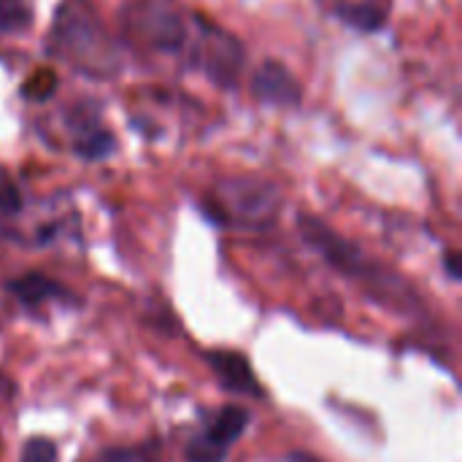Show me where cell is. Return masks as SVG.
Returning a JSON list of instances; mask_svg holds the SVG:
<instances>
[{"mask_svg":"<svg viewBox=\"0 0 462 462\" xmlns=\"http://www.w3.org/2000/svg\"><path fill=\"white\" fill-rule=\"evenodd\" d=\"M206 363L211 365V371L217 374L222 390L233 393V395H249V398H260L263 387L254 376L252 363L233 349H214L206 355Z\"/></svg>","mask_w":462,"mask_h":462,"instance_id":"cell-8","label":"cell"},{"mask_svg":"<svg viewBox=\"0 0 462 462\" xmlns=\"http://www.w3.org/2000/svg\"><path fill=\"white\" fill-rule=\"evenodd\" d=\"M30 22L32 11L24 0H0V35H19Z\"/></svg>","mask_w":462,"mask_h":462,"instance_id":"cell-12","label":"cell"},{"mask_svg":"<svg viewBox=\"0 0 462 462\" xmlns=\"http://www.w3.org/2000/svg\"><path fill=\"white\" fill-rule=\"evenodd\" d=\"M51 92H54V76L43 73V81H38V79H27L24 95H30L32 100H46Z\"/></svg>","mask_w":462,"mask_h":462,"instance_id":"cell-16","label":"cell"},{"mask_svg":"<svg viewBox=\"0 0 462 462\" xmlns=\"http://www.w3.org/2000/svg\"><path fill=\"white\" fill-rule=\"evenodd\" d=\"M195 27H198L200 35H198V41H192L189 60L217 87L233 89L238 84L244 57H246L244 43L236 35H230L225 27H219V24H214V22H208L203 16H195Z\"/></svg>","mask_w":462,"mask_h":462,"instance_id":"cell-4","label":"cell"},{"mask_svg":"<svg viewBox=\"0 0 462 462\" xmlns=\"http://www.w3.org/2000/svg\"><path fill=\"white\" fill-rule=\"evenodd\" d=\"M22 192L5 171H0V217H16L22 211Z\"/></svg>","mask_w":462,"mask_h":462,"instance_id":"cell-14","label":"cell"},{"mask_svg":"<svg viewBox=\"0 0 462 462\" xmlns=\"http://www.w3.org/2000/svg\"><path fill=\"white\" fill-rule=\"evenodd\" d=\"M282 203V189L273 181L260 176H227L206 192L203 214L222 227L265 230L276 222Z\"/></svg>","mask_w":462,"mask_h":462,"instance_id":"cell-2","label":"cell"},{"mask_svg":"<svg viewBox=\"0 0 462 462\" xmlns=\"http://www.w3.org/2000/svg\"><path fill=\"white\" fill-rule=\"evenodd\" d=\"M319 5L357 32H379L393 11V0H319Z\"/></svg>","mask_w":462,"mask_h":462,"instance_id":"cell-9","label":"cell"},{"mask_svg":"<svg viewBox=\"0 0 462 462\" xmlns=\"http://www.w3.org/2000/svg\"><path fill=\"white\" fill-rule=\"evenodd\" d=\"M46 51L70 70L111 81L125 70V51L92 0H62L49 27Z\"/></svg>","mask_w":462,"mask_h":462,"instance_id":"cell-1","label":"cell"},{"mask_svg":"<svg viewBox=\"0 0 462 462\" xmlns=\"http://www.w3.org/2000/svg\"><path fill=\"white\" fill-rule=\"evenodd\" d=\"M444 271L449 273V279L460 282L462 271H460V254H457V252H447V254H444Z\"/></svg>","mask_w":462,"mask_h":462,"instance_id":"cell-18","label":"cell"},{"mask_svg":"<svg viewBox=\"0 0 462 462\" xmlns=\"http://www.w3.org/2000/svg\"><path fill=\"white\" fill-rule=\"evenodd\" d=\"M227 452H230L227 447H222L219 441H214V439L203 430V433H198V436L187 444L184 457H187V462H225Z\"/></svg>","mask_w":462,"mask_h":462,"instance_id":"cell-13","label":"cell"},{"mask_svg":"<svg viewBox=\"0 0 462 462\" xmlns=\"http://www.w3.org/2000/svg\"><path fill=\"white\" fill-rule=\"evenodd\" d=\"M298 230L303 236V241L328 263L333 265L338 273L349 276V279H360V282H376L382 268L352 241H346L341 233H336L333 227H328L319 217L314 214H300L298 217Z\"/></svg>","mask_w":462,"mask_h":462,"instance_id":"cell-5","label":"cell"},{"mask_svg":"<svg viewBox=\"0 0 462 462\" xmlns=\"http://www.w3.org/2000/svg\"><path fill=\"white\" fill-rule=\"evenodd\" d=\"M287 462H319V460H317L314 455H309V452H292Z\"/></svg>","mask_w":462,"mask_h":462,"instance_id":"cell-19","label":"cell"},{"mask_svg":"<svg viewBox=\"0 0 462 462\" xmlns=\"http://www.w3.org/2000/svg\"><path fill=\"white\" fill-rule=\"evenodd\" d=\"M62 125L70 135V152L87 162L108 160L116 152V138L103 122L100 103L79 100L70 103L62 114Z\"/></svg>","mask_w":462,"mask_h":462,"instance_id":"cell-6","label":"cell"},{"mask_svg":"<svg viewBox=\"0 0 462 462\" xmlns=\"http://www.w3.org/2000/svg\"><path fill=\"white\" fill-rule=\"evenodd\" d=\"M246 425H249V411L244 406H225V409H219L217 420L206 428V433L230 449L244 436Z\"/></svg>","mask_w":462,"mask_h":462,"instance_id":"cell-11","label":"cell"},{"mask_svg":"<svg viewBox=\"0 0 462 462\" xmlns=\"http://www.w3.org/2000/svg\"><path fill=\"white\" fill-rule=\"evenodd\" d=\"M252 95L273 108H298L303 103V87L298 76L282 60H265L252 73Z\"/></svg>","mask_w":462,"mask_h":462,"instance_id":"cell-7","label":"cell"},{"mask_svg":"<svg viewBox=\"0 0 462 462\" xmlns=\"http://www.w3.org/2000/svg\"><path fill=\"white\" fill-rule=\"evenodd\" d=\"M95 462H141L138 449H106Z\"/></svg>","mask_w":462,"mask_h":462,"instance_id":"cell-17","label":"cell"},{"mask_svg":"<svg viewBox=\"0 0 462 462\" xmlns=\"http://www.w3.org/2000/svg\"><path fill=\"white\" fill-rule=\"evenodd\" d=\"M5 290L24 306V309H38L46 300H57V298H70L68 290L62 284H57L54 279H49L46 273L30 271L24 276H16L5 284Z\"/></svg>","mask_w":462,"mask_h":462,"instance_id":"cell-10","label":"cell"},{"mask_svg":"<svg viewBox=\"0 0 462 462\" xmlns=\"http://www.w3.org/2000/svg\"><path fill=\"white\" fill-rule=\"evenodd\" d=\"M127 38L162 54H181L187 41L184 11L176 0H133L119 14Z\"/></svg>","mask_w":462,"mask_h":462,"instance_id":"cell-3","label":"cell"},{"mask_svg":"<svg viewBox=\"0 0 462 462\" xmlns=\"http://www.w3.org/2000/svg\"><path fill=\"white\" fill-rule=\"evenodd\" d=\"M19 462H57V444L49 439H30L22 447Z\"/></svg>","mask_w":462,"mask_h":462,"instance_id":"cell-15","label":"cell"}]
</instances>
